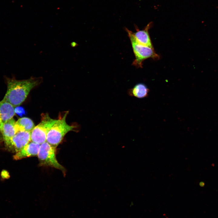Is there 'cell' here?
<instances>
[{"label": "cell", "mask_w": 218, "mask_h": 218, "mask_svg": "<svg viewBox=\"0 0 218 218\" xmlns=\"http://www.w3.org/2000/svg\"><path fill=\"white\" fill-rule=\"evenodd\" d=\"M40 144L31 141L14 156L15 160L38 155Z\"/></svg>", "instance_id": "cell-9"}, {"label": "cell", "mask_w": 218, "mask_h": 218, "mask_svg": "<svg viewBox=\"0 0 218 218\" xmlns=\"http://www.w3.org/2000/svg\"><path fill=\"white\" fill-rule=\"evenodd\" d=\"M149 91L146 85L140 83L135 85L132 88L128 90L127 93L130 96L142 98L148 96Z\"/></svg>", "instance_id": "cell-11"}, {"label": "cell", "mask_w": 218, "mask_h": 218, "mask_svg": "<svg viewBox=\"0 0 218 218\" xmlns=\"http://www.w3.org/2000/svg\"><path fill=\"white\" fill-rule=\"evenodd\" d=\"M199 185L201 187H203L205 185V183L204 182H201L200 183Z\"/></svg>", "instance_id": "cell-15"}, {"label": "cell", "mask_w": 218, "mask_h": 218, "mask_svg": "<svg viewBox=\"0 0 218 218\" xmlns=\"http://www.w3.org/2000/svg\"><path fill=\"white\" fill-rule=\"evenodd\" d=\"M125 30L130 40L135 59L132 64L137 68H142L143 62L146 59L152 58L154 60L160 58L159 55L155 51L154 48L143 45L139 43L134 38L133 32L127 28Z\"/></svg>", "instance_id": "cell-3"}, {"label": "cell", "mask_w": 218, "mask_h": 218, "mask_svg": "<svg viewBox=\"0 0 218 218\" xmlns=\"http://www.w3.org/2000/svg\"><path fill=\"white\" fill-rule=\"evenodd\" d=\"M68 111L58 120L52 125L47 135L46 142L56 148L68 132L78 128L77 125H70L66 123V119Z\"/></svg>", "instance_id": "cell-2"}, {"label": "cell", "mask_w": 218, "mask_h": 218, "mask_svg": "<svg viewBox=\"0 0 218 218\" xmlns=\"http://www.w3.org/2000/svg\"><path fill=\"white\" fill-rule=\"evenodd\" d=\"M6 80L7 91L3 100L16 107L24 102L31 90L40 84L42 79L41 78L31 77L22 80L7 78Z\"/></svg>", "instance_id": "cell-1"}, {"label": "cell", "mask_w": 218, "mask_h": 218, "mask_svg": "<svg viewBox=\"0 0 218 218\" xmlns=\"http://www.w3.org/2000/svg\"><path fill=\"white\" fill-rule=\"evenodd\" d=\"M15 107L3 100L0 101V133L5 123L15 115Z\"/></svg>", "instance_id": "cell-7"}, {"label": "cell", "mask_w": 218, "mask_h": 218, "mask_svg": "<svg viewBox=\"0 0 218 218\" xmlns=\"http://www.w3.org/2000/svg\"><path fill=\"white\" fill-rule=\"evenodd\" d=\"M15 122L13 118L4 124L1 133L5 144L8 146L10 144L12 137L16 134L15 128Z\"/></svg>", "instance_id": "cell-10"}, {"label": "cell", "mask_w": 218, "mask_h": 218, "mask_svg": "<svg viewBox=\"0 0 218 218\" xmlns=\"http://www.w3.org/2000/svg\"><path fill=\"white\" fill-rule=\"evenodd\" d=\"M31 132L20 131L12 138L8 146L16 152L19 151L31 141Z\"/></svg>", "instance_id": "cell-6"}, {"label": "cell", "mask_w": 218, "mask_h": 218, "mask_svg": "<svg viewBox=\"0 0 218 218\" xmlns=\"http://www.w3.org/2000/svg\"><path fill=\"white\" fill-rule=\"evenodd\" d=\"M152 25L153 22H150L142 30H140L136 25L135 27L136 31L133 32V34L139 43L143 45L153 48L149 33V30Z\"/></svg>", "instance_id": "cell-8"}, {"label": "cell", "mask_w": 218, "mask_h": 218, "mask_svg": "<svg viewBox=\"0 0 218 218\" xmlns=\"http://www.w3.org/2000/svg\"><path fill=\"white\" fill-rule=\"evenodd\" d=\"M56 120L51 118L47 113L42 114L41 122L31 132V141L40 145L46 142L48 133Z\"/></svg>", "instance_id": "cell-5"}, {"label": "cell", "mask_w": 218, "mask_h": 218, "mask_svg": "<svg viewBox=\"0 0 218 218\" xmlns=\"http://www.w3.org/2000/svg\"><path fill=\"white\" fill-rule=\"evenodd\" d=\"M55 149L46 141L41 144L37 155L39 165L51 167L64 172V168L56 159Z\"/></svg>", "instance_id": "cell-4"}, {"label": "cell", "mask_w": 218, "mask_h": 218, "mask_svg": "<svg viewBox=\"0 0 218 218\" xmlns=\"http://www.w3.org/2000/svg\"><path fill=\"white\" fill-rule=\"evenodd\" d=\"M35 127V125L32 121L27 117L19 118L15 122V124L16 133L20 131L31 132Z\"/></svg>", "instance_id": "cell-12"}, {"label": "cell", "mask_w": 218, "mask_h": 218, "mask_svg": "<svg viewBox=\"0 0 218 218\" xmlns=\"http://www.w3.org/2000/svg\"><path fill=\"white\" fill-rule=\"evenodd\" d=\"M15 113L17 114L19 116H21L25 114V111L24 109L21 107H16L15 108Z\"/></svg>", "instance_id": "cell-13"}, {"label": "cell", "mask_w": 218, "mask_h": 218, "mask_svg": "<svg viewBox=\"0 0 218 218\" xmlns=\"http://www.w3.org/2000/svg\"><path fill=\"white\" fill-rule=\"evenodd\" d=\"M2 177L3 178H7L9 177L8 173L6 170H3L1 173Z\"/></svg>", "instance_id": "cell-14"}]
</instances>
